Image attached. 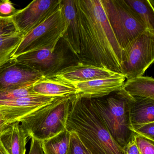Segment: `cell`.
Returning a JSON list of instances; mask_svg holds the SVG:
<instances>
[{"label":"cell","mask_w":154,"mask_h":154,"mask_svg":"<svg viewBox=\"0 0 154 154\" xmlns=\"http://www.w3.org/2000/svg\"><path fill=\"white\" fill-rule=\"evenodd\" d=\"M79 29V62L122 74V49L102 0H74Z\"/></svg>","instance_id":"1"},{"label":"cell","mask_w":154,"mask_h":154,"mask_svg":"<svg viewBox=\"0 0 154 154\" xmlns=\"http://www.w3.org/2000/svg\"><path fill=\"white\" fill-rule=\"evenodd\" d=\"M66 128L92 154H126L107 129L91 99L73 95Z\"/></svg>","instance_id":"2"},{"label":"cell","mask_w":154,"mask_h":154,"mask_svg":"<svg viewBox=\"0 0 154 154\" xmlns=\"http://www.w3.org/2000/svg\"><path fill=\"white\" fill-rule=\"evenodd\" d=\"M131 98L122 89L105 97L91 99L113 139L122 149L136 134L130 120Z\"/></svg>","instance_id":"3"},{"label":"cell","mask_w":154,"mask_h":154,"mask_svg":"<svg viewBox=\"0 0 154 154\" xmlns=\"http://www.w3.org/2000/svg\"><path fill=\"white\" fill-rule=\"evenodd\" d=\"M72 95L58 97L20 119L29 137L42 142L66 130Z\"/></svg>","instance_id":"4"},{"label":"cell","mask_w":154,"mask_h":154,"mask_svg":"<svg viewBox=\"0 0 154 154\" xmlns=\"http://www.w3.org/2000/svg\"><path fill=\"white\" fill-rule=\"evenodd\" d=\"M65 31V21L60 3L53 14L23 37L12 58L33 51L54 50Z\"/></svg>","instance_id":"5"},{"label":"cell","mask_w":154,"mask_h":154,"mask_svg":"<svg viewBox=\"0 0 154 154\" xmlns=\"http://www.w3.org/2000/svg\"><path fill=\"white\" fill-rule=\"evenodd\" d=\"M109 23L122 49L146 29L125 0H102Z\"/></svg>","instance_id":"6"},{"label":"cell","mask_w":154,"mask_h":154,"mask_svg":"<svg viewBox=\"0 0 154 154\" xmlns=\"http://www.w3.org/2000/svg\"><path fill=\"white\" fill-rule=\"evenodd\" d=\"M154 61V31L146 29L122 49V74L142 76Z\"/></svg>","instance_id":"7"},{"label":"cell","mask_w":154,"mask_h":154,"mask_svg":"<svg viewBox=\"0 0 154 154\" xmlns=\"http://www.w3.org/2000/svg\"><path fill=\"white\" fill-rule=\"evenodd\" d=\"M71 54L73 53L62 38L54 50L42 49L29 52L15 59L48 77L73 64L71 62L73 56H76Z\"/></svg>","instance_id":"8"},{"label":"cell","mask_w":154,"mask_h":154,"mask_svg":"<svg viewBox=\"0 0 154 154\" xmlns=\"http://www.w3.org/2000/svg\"><path fill=\"white\" fill-rule=\"evenodd\" d=\"M61 0H34L11 19L23 36L40 25L60 6Z\"/></svg>","instance_id":"9"},{"label":"cell","mask_w":154,"mask_h":154,"mask_svg":"<svg viewBox=\"0 0 154 154\" xmlns=\"http://www.w3.org/2000/svg\"><path fill=\"white\" fill-rule=\"evenodd\" d=\"M44 77L38 71L11 58L0 66V91L32 86Z\"/></svg>","instance_id":"10"},{"label":"cell","mask_w":154,"mask_h":154,"mask_svg":"<svg viewBox=\"0 0 154 154\" xmlns=\"http://www.w3.org/2000/svg\"><path fill=\"white\" fill-rule=\"evenodd\" d=\"M60 97L37 95L0 101V112L7 124L19 121L44 105Z\"/></svg>","instance_id":"11"},{"label":"cell","mask_w":154,"mask_h":154,"mask_svg":"<svg viewBox=\"0 0 154 154\" xmlns=\"http://www.w3.org/2000/svg\"><path fill=\"white\" fill-rule=\"evenodd\" d=\"M125 80L126 78L123 75L117 73L107 78L67 84L75 89V96L85 99H92L105 97L120 91Z\"/></svg>","instance_id":"12"},{"label":"cell","mask_w":154,"mask_h":154,"mask_svg":"<svg viewBox=\"0 0 154 154\" xmlns=\"http://www.w3.org/2000/svg\"><path fill=\"white\" fill-rule=\"evenodd\" d=\"M116 73L109 69L78 62L46 78L69 84L107 78Z\"/></svg>","instance_id":"13"},{"label":"cell","mask_w":154,"mask_h":154,"mask_svg":"<svg viewBox=\"0 0 154 154\" xmlns=\"http://www.w3.org/2000/svg\"><path fill=\"white\" fill-rule=\"evenodd\" d=\"M61 4L66 24V31L62 38L78 59L80 54V39L74 0H61Z\"/></svg>","instance_id":"14"},{"label":"cell","mask_w":154,"mask_h":154,"mask_svg":"<svg viewBox=\"0 0 154 154\" xmlns=\"http://www.w3.org/2000/svg\"><path fill=\"white\" fill-rule=\"evenodd\" d=\"M19 122L10 124L0 135V141L9 154H26L29 138Z\"/></svg>","instance_id":"15"},{"label":"cell","mask_w":154,"mask_h":154,"mask_svg":"<svg viewBox=\"0 0 154 154\" xmlns=\"http://www.w3.org/2000/svg\"><path fill=\"white\" fill-rule=\"evenodd\" d=\"M129 115L132 128L154 122V100L132 97L129 104Z\"/></svg>","instance_id":"16"},{"label":"cell","mask_w":154,"mask_h":154,"mask_svg":"<svg viewBox=\"0 0 154 154\" xmlns=\"http://www.w3.org/2000/svg\"><path fill=\"white\" fill-rule=\"evenodd\" d=\"M33 90L39 95L51 97H66L75 94L76 90L70 85L44 77L33 86Z\"/></svg>","instance_id":"17"},{"label":"cell","mask_w":154,"mask_h":154,"mask_svg":"<svg viewBox=\"0 0 154 154\" xmlns=\"http://www.w3.org/2000/svg\"><path fill=\"white\" fill-rule=\"evenodd\" d=\"M122 89L132 97L154 100V79L150 76L142 75L128 79Z\"/></svg>","instance_id":"18"},{"label":"cell","mask_w":154,"mask_h":154,"mask_svg":"<svg viewBox=\"0 0 154 154\" xmlns=\"http://www.w3.org/2000/svg\"><path fill=\"white\" fill-rule=\"evenodd\" d=\"M71 132L66 130L41 142L44 154H67L71 139Z\"/></svg>","instance_id":"19"},{"label":"cell","mask_w":154,"mask_h":154,"mask_svg":"<svg viewBox=\"0 0 154 154\" xmlns=\"http://www.w3.org/2000/svg\"><path fill=\"white\" fill-rule=\"evenodd\" d=\"M137 14L147 29L154 31V2L149 0H125Z\"/></svg>","instance_id":"20"},{"label":"cell","mask_w":154,"mask_h":154,"mask_svg":"<svg viewBox=\"0 0 154 154\" xmlns=\"http://www.w3.org/2000/svg\"><path fill=\"white\" fill-rule=\"evenodd\" d=\"M23 37L19 34L0 38V66L12 58Z\"/></svg>","instance_id":"21"},{"label":"cell","mask_w":154,"mask_h":154,"mask_svg":"<svg viewBox=\"0 0 154 154\" xmlns=\"http://www.w3.org/2000/svg\"><path fill=\"white\" fill-rule=\"evenodd\" d=\"M33 85L7 91H0V101L11 100L23 97L39 95L33 90Z\"/></svg>","instance_id":"22"},{"label":"cell","mask_w":154,"mask_h":154,"mask_svg":"<svg viewBox=\"0 0 154 154\" xmlns=\"http://www.w3.org/2000/svg\"><path fill=\"white\" fill-rule=\"evenodd\" d=\"M19 34L11 18L0 17V38Z\"/></svg>","instance_id":"23"},{"label":"cell","mask_w":154,"mask_h":154,"mask_svg":"<svg viewBox=\"0 0 154 154\" xmlns=\"http://www.w3.org/2000/svg\"><path fill=\"white\" fill-rule=\"evenodd\" d=\"M71 139L67 154H92L82 144L76 133L71 132Z\"/></svg>","instance_id":"24"},{"label":"cell","mask_w":154,"mask_h":154,"mask_svg":"<svg viewBox=\"0 0 154 154\" xmlns=\"http://www.w3.org/2000/svg\"><path fill=\"white\" fill-rule=\"evenodd\" d=\"M135 140L140 154H154V141L137 134Z\"/></svg>","instance_id":"25"},{"label":"cell","mask_w":154,"mask_h":154,"mask_svg":"<svg viewBox=\"0 0 154 154\" xmlns=\"http://www.w3.org/2000/svg\"><path fill=\"white\" fill-rule=\"evenodd\" d=\"M132 129L136 134L154 141V122L134 126Z\"/></svg>","instance_id":"26"},{"label":"cell","mask_w":154,"mask_h":154,"mask_svg":"<svg viewBox=\"0 0 154 154\" xmlns=\"http://www.w3.org/2000/svg\"><path fill=\"white\" fill-rule=\"evenodd\" d=\"M18 11L9 0H0V17L11 18Z\"/></svg>","instance_id":"27"},{"label":"cell","mask_w":154,"mask_h":154,"mask_svg":"<svg viewBox=\"0 0 154 154\" xmlns=\"http://www.w3.org/2000/svg\"><path fill=\"white\" fill-rule=\"evenodd\" d=\"M28 154H44L41 141L34 138H31L30 149Z\"/></svg>","instance_id":"28"},{"label":"cell","mask_w":154,"mask_h":154,"mask_svg":"<svg viewBox=\"0 0 154 154\" xmlns=\"http://www.w3.org/2000/svg\"><path fill=\"white\" fill-rule=\"evenodd\" d=\"M126 154H140L135 142V137L123 149Z\"/></svg>","instance_id":"29"},{"label":"cell","mask_w":154,"mask_h":154,"mask_svg":"<svg viewBox=\"0 0 154 154\" xmlns=\"http://www.w3.org/2000/svg\"><path fill=\"white\" fill-rule=\"evenodd\" d=\"M10 124H7L3 116L0 112V135L8 128Z\"/></svg>","instance_id":"30"},{"label":"cell","mask_w":154,"mask_h":154,"mask_svg":"<svg viewBox=\"0 0 154 154\" xmlns=\"http://www.w3.org/2000/svg\"><path fill=\"white\" fill-rule=\"evenodd\" d=\"M0 154H9L0 141Z\"/></svg>","instance_id":"31"}]
</instances>
